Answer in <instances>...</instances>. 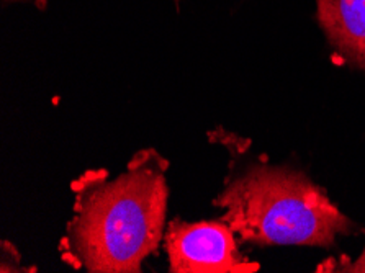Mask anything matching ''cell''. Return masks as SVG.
<instances>
[{
  "mask_svg": "<svg viewBox=\"0 0 365 273\" xmlns=\"http://www.w3.org/2000/svg\"><path fill=\"white\" fill-rule=\"evenodd\" d=\"M164 246L173 273H252L259 264L237 249L235 232L226 222H169Z\"/></svg>",
  "mask_w": 365,
  "mask_h": 273,
  "instance_id": "3",
  "label": "cell"
},
{
  "mask_svg": "<svg viewBox=\"0 0 365 273\" xmlns=\"http://www.w3.org/2000/svg\"><path fill=\"white\" fill-rule=\"evenodd\" d=\"M328 272H356V273H365V249L362 250V254L359 255V259L356 262H347L344 265H334L333 269Z\"/></svg>",
  "mask_w": 365,
  "mask_h": 273,
  "instance_id": "5",
  "label": "cell"
},
{
  "mask_svg": "<svg viewBox=\"0 0 365 273\" xmlns=\"http://www.w3.org/2000/svg\"><path fill=\"white\" fill-rule=\"evenodd\" d=\"M169 164L141 150L123 174L87 172L74 183V216L61 241L63 259L92 273H136L165 234Z\"/></svg>",
  "mask_w": 365,
  "mask_h": 273,
  "instance_id": "1",
  "label": "cell"
},
{
  "mask_svg": "<svg viewBox=\"0 0 365 273\" xmlns=\"http://www.w3.org/2000/svg\"><path fill=\"white\" fill-rule=\"evenodd\" d=\"M318 21L341 58L365 71V0H317Z\"/></svg>",
  "mask_w": 365,
  "mask_h": 273,
  "instance_id": "4",
  "label": "cell"
},
{
  "mask_svg": "<svg viewBox=\"0 0 365 273\" xmlns=\"http://www.w3.org/2000/svg\"><path fill=\"white\" fill-rule=\"evenodd\" d=\"M223 221L241 241L261 246L331 247L352 221L300 172L256 164L218 195Z\"/></svg>",
  "mask_w": 365,
  "mask_h": 273,
  "instance_id": "2",
  "label": "cell"
}]
</instances>
